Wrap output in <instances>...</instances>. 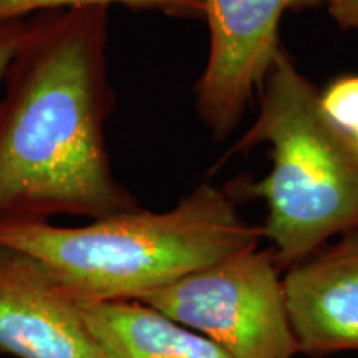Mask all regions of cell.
I'll use <instances>...</instances> for the list:
<instances>
[{
  "mask_svg": "<svg viewBox=\"0 0 358 358\" xmlns=\"http://www.w3.org/2000/svg\"><path fill=\"white\" fill-rule=\"evenodd\" d=\"M110 8L29 17L0 93V224L141 208L115 176L106 120Z\"/></svg>",
  "mask_w": 358,
  "mask_h": 358,
  "instance_id": "6da1fadb",
  "label": "cell"
},
{
  "mask_svg": "<svg viewBox=\"0 0 358 358\" xmlns=\"http://www.w3.org/2000/svg\"><path fill=\"white\" fill-rule=\"evenodd\" d=\"M261 239L229 191L209 182L161 213L138 208L78 227L0 224V244L42 262L80 303L141 301Z\"/></svg>",
  "mask_w": 358,
  "mask_h": 358,
  "instance_id": "7a4b0ae2",
  "label": "cell"
},
{
  "mask_svg": "<svg viewBox=\"0 0 358 358\" xmlns=\"http://www.w3.org/2000/svg\"><path fill=\"white\" fill-rule=\"evenodd\" d=\"M262 87L256 122L234 151L268 143L272 169L254 185H232L227 191L236 201L266 203L261 234L280 271H287L332 237L358 231V150L329 122L320 93L284 50Z\"/></svg>",
  "mask_w": 358,
  "mask_h": 358,
  "instance_id": "3957f363",
  "label": "cell"
},
{
  "mask_svg": "<svg viewBox=\"0 0 358 358\" xmlns=\"http://www.w3.org/2000/svg\"><path fill=\"white\" fill-rule=\"evenodd\" d=\"M257 245L148 294L140 302L211 340L227 358H295L299 347L280 267L271 248Z\"/></svg>",
  "mask_w": 358,
  "mask_h": 358,
  "instance_id": "277c9868",
  "label": "cell"
},
{
  "mask_svg": "<svg viewBox=\"0 0 358 358\" xmlns=\"http://www.w3.org/2000/svg\"><path fill=\"white\" fill-rule=\"evenodd\" d=\"M325 0H204L208 62L196 85V111L216 138L227 136L282 50L285 12Z\"/></svg>",
  "mask_w": 358,
  "mask_h": 358,
  "instance_id": "5b68a950",
  "label": "cell"
},
{
  "mask_svg": "<svg viewBox=\"0 0 358 358\" xmlns=\"http://www.w3.org/2000/svg\"><path fill=\"white\" fill-rule=\"evenodd\" d=\"M0 352L15 358H106L82 303L42 262L0 244Z\"/></svg>",
  "mask_w": 358,
  "mask_h": 358,
  "instance_id": "8992f818",
  "label": "cell"
},
{
  "mask_svg": "<svg viewBox=\"0 0 358 358\" xmlns=\"http://www.w3.org/2000/svg\"><path fill=\"white\" fill-rule=\"evenodd\" d=\"M282 284L299 355L358 352V231L287 268Z\"/></svg>",
  "mask_w": 358,
  "mask_h": 358,
  "instance_id": "52a82bcc",
  "label": "cell"
},
{
  "mask_svg": "<svg viewBox=\"0 0 358 358\" xmlns=\"http://www.w3.org/2000/svg\"><path fill=\"white\" fill-rule=\"evenodd\" d=\"M106 358H227L217 345L140 301L82 303Z\"/></svg>",
  "mask_w": 358,
  "mask_h": 358,
  "instance_id": "ba28073f",
  "label": "cell"
},
{
  "mask_svg": "<svg viewBox=\"0 0 358 358\" xmlns=\"http://www.w3.org/2000/svg\"><path fill=\"white\" fill-rule=\"evenodd\" d=\"M123 6L133 10H153L179 19L204 17V0H0V24L29 19L42 12L80 7Z\"/></svg>",
  "mask_w": 358,
  "mask_h": 358,
  "instance_id": "9c48e42d",
  "label": "cell"
},
{
  "mask_svg": "<svg viewBox=\"0 0 358 358\" xmlns=\"http://www.w3.org/2000/svg\"><path fill=\"white\" fill-rule=\"evenodd\" d=\"M27 24H29V19L8 20L0 24V93H2L8 65L19 52L22 40L25 37Z\"/></svg>",
  "mask_w": 358,
  "mask_h": 358,
  "instance_id": "30bf717a",
  "label": "cell"
},
{
  "mask_svg": "<svg viewBox=\"0 0 358 358\" xmlns=\"http://www.w3.org/2000/svg\"><path fill=\"white\" fill-rule=\"evenodd\" d=\"M329 13L342 29L358 30V0H325Z\"/></svg>",
  "mask_w": 358,
  "mask_h": 358,
  "instance_id": "8fae6325",
  "label": "cell"
},
{
  "mask_svg": "<svg viewBox=\"0 0 358 358\" xmlns=\"http://www.w3.org/2000/svg\"><path fill=\"white\" fill-rule=\"evenodd\" d=\"M348 138H350L352 143L357 146V150H358V127H357L355 129H353V131H352L350 134H348Z\"/></svg>",
  "mask_w": 358,
  "mask_h": 358,
  "instance_id": "7c38bea8",
  "label": "cell"
}]
</instances>
